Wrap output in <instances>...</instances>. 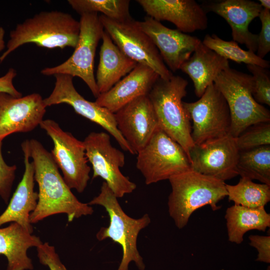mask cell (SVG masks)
Segmentation results:
<instances>
[{
	"mask_svg": "<svg viewBox=\"0 0 270 270\" xmlns=\"http://www.w3.org/2000/svg\"><path fill=\"white\" fill-rule=\"evenodd\" d=\"M246 68L254 80L253 96L257 102L270 106V76L267 68L254 64Z\"/></svg>",
	"mask_w": 270,
	"mask_h": 270,
	"instance_id": "31",
	"label": "cell"
},
{
	"mask_svg": "<svg viewBox=\"0 0 270 270\" xmlns=\"http://www.w3.org/2000/svg\"><path fill=\"white\" fill-rule=\"evenodd\" d=\"M99 16L104 30L126 56L150 67L162 79L168 80L173 76L151 39L138 27L136 20L131 18L118 21L102 14Z\"/></svg>",
	"mask_w": 270,
	"mask_h": 270,
	"instance_id": "9",
	"label": "cell"
},
{
	"mask_svg": "<svg viewBox=\"0 0 270 270\" xmlns=\"http://www.w3.org/2000/svg\"><path fill=\"white\" fill-rule=\"evenodd\" d=\"M83 142L86 158L93 170V179L102 178L118 198L136 190V184L120 172V168L125 164V156L112 146L108 134L92 132Z\"/></svg>",
	"mask_w": 270,
	"mask_h": 270,
	"instance_id": "12",
	"label": "cell"
},
{
	"mask_svg": "<svg viewBox=\"0 0 270 270\" xmlns=\"http://www.w3.org/2000/svg\"><path fill=\"white\" fill-rule=\"evenodd\" d=\"M159 78L150 67L138 64L108 91L100 94L95 102L114 114L133 100L148 95Z\"/></svg>",
	"mask_w": 270,
	"mask_h": 270,
	"instance_id": "20",
	"label": "cell"
},
{
	"mask_svg": "<svg viewBox=\"0 0 270 270\" xmlns=\"http://www.w3.org/2000/svg\"><path fill=\"white\" fill-rule=\"evenodd\" d=\"M102 40L96 79L100 94L108 91L138 64L120 50L104 30Z\"/></svg>",
	"mask_w": 270,
	"mask_h": 270,
	"instance_id": "23",
	"label": "cell"
},
{
	"mask_svg": "<svg viewBox=\"0 0 270 270\" xmlns=\"http://www.w3.org/2000/svg\"><path fill=\"white\" fill-rule=\"evenodd\" d=\"M5 31L4 28L0 26V52L4 50L6 47L4 40V36Z\"/></svg>",
	"mask_w": 270,
	"mask_h": 270,
	"instance_id": "37",
	"label": "cell"
},
{
	"mask_svg": "<svg viewBox=\"0 0 270 270\" xmlns=\"http://www.w3.org/2000/svg\"><path fill=\"white\" fill-rule=\"evenodd\" d=\"M183 105L192 122L191 136L194 144L230 134L231 117L228 104L214 84L210 85L200 98Z\"/></svg>",
	"mask_w": 270,
	"mask_h": 270,
	"instance_id": "11",
	"label": "cell"
},
{
	"mask_svg": "<svg viewBox=\"0 0 270 270\" xmlns=\"http://www.w3.org/2000/svg\"><path fill=\"white\" fill-rule=\"evenodd\" d=\"M224 218L228 240L236 244L242 242L247 232H265L270 226V214L264 207L250 208L234 204L226 209Z\"/></svg>",
	"mask_w": 270,
	"mask_h": 270,
	"instance_id": "25",
	"label": "cell"
},
{
	"mask_svg": "<svg viewBox=\"0 0 270 270\" xmlns=\"http://www.w3.org/2000/svg\"><path fill=\"white\" fill-rule=\"evenodd\" d=\"M236 142L240 152L270 145V122L250 126L236 138Z\"/></svg>",
	"mask_w": 270,
	"mask_h": 270,
	"instance_id": "30",
	"label": "cell"
},
{
	"mask_svg": "<svg viewBox=\"0 0 270 270\" xmlns=\"http://www.w3.org/2000/svg\"><path fill=\"white\" fill-rule=\"evenodd\" d=\"M260 4L262 8L270 10V0H259Z\"/></svg>",
	"mask_w": 270,
	"mask_h": 270,
	"instance_id": "38",
	"label": "cell"
},
{
	"mask_svg": "<svg viewBox=\"0 0 270 270\" xmlns=\"http://www.w3.org/2000/svg\"><path fill=\"white\" fill-rule=\"evenodd\" d=\"M168 180L172 188L168 202V213L179 229L187 224L195 210L206 205L214 211L218 210L220 206L217 204L228 196L224 182L192 169Z\"/></svg>",
	"mask_w": 270,
	"mask_h": 270,
	"instance_id": "3",
	"label": "cell"
},
{
	"mask_svg": "<svg viewBox=\"0 0 270 270\" xmlns=\"http://www.w3.org/2000/svg\"><path fill=\"white\" fill-rule=\"evenodd\" d=\"M117 128L135 154L149 141L158 128L148 95L130 101L114 113Z\"/></svg>",
	"mask_w": 270,
	"mask_h": 270,
	"instance_id": "17",
	"label": "cell"
},
{
	"mask_svg": "<svg viewBox=\"0 0 270 270\" xmlns=\"http://www.w3.org/2000/svg\"><path fill=\"white\" fill-rule=\"evenodd\" d=\"M136 168L148 185L191 169L183 148L159 127L137 154Z\"/></svg>",
	"mask_w": 270,
	"mask_h": 270,
	"instance_id": "7",
	"label": "cell"
},
{
	"mask_svg": "<svg viewBox=\"0 0 270 270\" xmlns=\"http://www.w3.org/2000/svg\"><path fill=\"white\" fill-rule=\"evenodd\" d=\"M16 74V70L10 68L4 76L0 77V92H6L16 98L22 96V94L13 84V80Z\"/></svg>",
	"mask_w": 270,
	"mask_h": 270,
	"instance_id": "36",
	"label": "cell"
},
{
	"mask_svg": "<svg viewBox=\"0 0 270 270\" xmlns=\"http://www.w3.org/2000/svg\"><path fill=\"white\" fill-rule=\"evenodd\" d=\"M68 2L80 15L100 12L110 19L118 21L132 18L129 12V0H68Z\"/></svg>",
	"mask_w": 270,
	"mask_h": 270,
	"instance_id": "29",
	"label": "cell"
},
{
	"mask_svg": "<svg viewBox=\"0 0 270 270\" xmlns=\"http://www.w3.org/2000/svg\"><path fill=\"white\" fill-rule=\"evenodd\" d=\"M80 32V21L70 14L58 10L41 12L11 30L6 50L0 56V62L16 48L28 43L48 48H75Z\"/></svg>",
	"mask_w": 270,
	"mask_h": 270,
	"instance_id": "2",
	"label": "cell"
},
{
	"mask_svg": "<svg viewBox=\"0 0 270 270\" xmlns=\"http://www.w3.org/2000/svg\"><path fill=\"white\" fill-rule=\"evenodd\" d=\"M214 84L228 104L231 136L236 138L253 124L270 122V110L253 96L254 80L252 75L229 67L218 74Z\"/></svg>",
	"mask_w": 270,
	"mask_h": 270,
	"instance_id": "6",
	"label": "cell"
},
{
	"mask_svg": "<svg viewBox=\"0 0 270 270\" xmlns=\"http://www.w3.org/2000/svg\"><path fill=\"white\" fill-rule=\"evenodd\" d=\"M46 108L39 94L16 98L0 92V140L13 133L34 130L44 120Z\"/></svg>",
	"mask_w": 270,
	"mask_h": 270,
	"instance_id": "15",
	"label": "cell"
},
{
	"mask_svg": "<svg viewBox=\"0 0 270 270\" xmlns=\"http://www.w3.org/2000/svg\"><path fill=\"white\" fill-rule=\"evenodd\" d=\"M250 244L255 248L258 252L256 261L270 262V236L250 235Z\"/></svg>",
	"mask_w": 270,
	"mask_h": 270,
	"instance_id": "35",
	"label": "cell"
},
{
	"mask_svg": "<svg viewBox=\"0 0 270 270\" xmlns=\"http://www.w3.org/2000/svg\"><path fill=\"white\" fill-rule=\"evenodd\" d=\"M54 76V88L51 94L44 99L46 107L60 104L70 105L78 114L106 130L114 138L122 150L131 154H135L118 129L114 113L82 96L74 86L72 76L64 74H57Z\"/></svg>",
	"mask_w": 270,
	"mask_h": 270,
	"instance_id": "13",
	"label": "cell"
},
{
	"mask_svg": "<svg viewBox=\"0 0 270 270\" xmlns=\"http://www.w3.org/2000/svg\"><path fill=\"white\" fill-rule=\"evenodd\" d=\"M40 126L53 142L50 153L66 184L70 189L82 192L90 180V171L83 142L63 130L54 120H43Z\"/></svg>",
	"mask_w": 270,
	"mask_h": 270,
	"instance_id": "10",
	"label": "cell"
},
{
	"mask_svg": "<svg viewBox=\"0 0 270 270\" xmlns=\"http://www.w3.org/2000/svg\"><path fill=\"white\" fill-rule=\"evenodd\" d=\"M229 67L228 60L201 41L180 70L190 78L194 83L195 94L200 98L218 74Z\"/></svg>",
	"mask_w": 270,
	"mask_h": 270,
	"instance_id": "22",
	"label": "cell"
},
{
	"mask_svg": "<svg viewBox=\"0 0 270 270\" xmlns=\"http://www.w3.org/2000/svg\"><path fill=\"white\" fill-rule=\"evenodd\" d=\"M88 204L101 206L108 213L109 225L102 227L96 233V238L99 241L110 238L121 246L122 257L118 270H128V265L132 262L136 264L140 270H144L143 258L137 248V239L141 230L151 222L148 214H146L138 218H134L126 214L105 182L102 184L100 194Z\"/></svg>",
	"mask_w": 270,
	"mask_h": 270,
	"instance_id": "5",
	"label": "cell"
},
{
	"mask_svg": "<svg viewBox=\"0 0 270 270\" xmlns=\"http://www.w3.org/2000/svg\"><path fill=\"white\" fill-rule=\"evenodd\" d=\"M229 201L250 208L264 207L270 200V186L257 184L251 179L241 177L235 185L226 184Z\"/></svg>",
	"mask_w": 270,
	"mask_h": 270,
	"instance_id": "27",
	"label": "cell"
},
{
	"mask_svg": "<svg viewBox=\"0 0 270 270\" xmlns=\"http://www.w3.org/2000/svg\"><path fill=\"white\" fill-rule=\"evenodd\" d=\"M238 174L270 186V145L239 152Z\"/></svg>",
	"mask_w": 270,
	"mask_h": 270,
	"instance_id": "26",
	"label": "cell"
},
{
	"mask_svg": "<svg viewBox=\"0 0 270 270\" xmlns=\"http://www.w3.org/2000/svg\"><path fill=\"white\" fill-rule=\"evenodd\" d=\"M2 140H0V196L7 204L13 182L15 179L16 166H8L4 162L2 153Z\"/></svg>",
	"mask_w": 270,
	"mask_h": 270,
	"instance_id": "32",
	"label": "cell"
},
{
	"mask_svg": "<svg viewBox=\"0 0 270 270\" xmlns=\"http://www.w3.org/2000/svg\"><path fill=\"white\" fill-rule=\"evenodd\" d=\"M188 84L187 80L178 76L173 75L168 80L159 78L148 96L158 127L183 148L190 158V151L194 144L190 116L182 101L186 95Z\"/></svg>",
	"mask_w": 270,
	"mask_h": 270,
	"instance_id": "4",
	"label": "cell"
},
{
	"mask_svg": "<svg viewBox=\"0 0 270 270\" xmlns=\"http://www.w3.org/2000/svg\"><path fill=\"white\" fill-rule=\"evenodd\" d=\"M21 146L24 156V172L7 208L0 215V226L8 222H16L32 234L33 228L30 216L37 206L38 192L34 190L32 162L30 160L26 146L22 143Z\"/></svg>",
	"mask_w": 270,
	"mask_h": 270,
	"instance_id": "21",
	"label": "cell"
},
{
	"mask_svg": "<svg viewBox=\"0 0 270 270\" xmlns=\"http://www.w3.org/2000/svg\"><path fill=\"white\" fill-rule=\"evenodd\" d=\"M22 143L32 158L34 180L38 186L37 206L30 214V224L58 214H66L68 222L92 214V207L80 202L66 184L51 153L36 140H26Z\"/></svg>",
	"mask_w": 270,
	"mask_h": 270,
	"instance_id": "1",
	"label": "cell"
},
{
	"mask_svg": "<svg viewBox=\"0 0 270 270\" xmlns=\"http://www.w3.org/2000/svg\"><path fill=\"white\" fill-rule=\"evenodd\" d=\"M148 16L167 20L187 34L204 30L208 26L206 10L194 0H137Z\"/></svg>",
	"mask_w": 270,
	"mask_h": 270,
	"instance_id": "18",
	"label": "cell"
},
{
	"mask_svg": "<svg viewBox=\"0 0 270 270\" xmlns=\"http://www.w3.org/2000/svg\"><path fill=\"white\" fill-rule=\"evenodd\" d=\"M32 234L16 222L0 228V254L4 256L8 260L6 270L33 269L27 251L43 242L38 236Z\"/></svg>",
	"mask_w": 270,
	"mask_h": 270,
	"instance_id": "24",
	"label": "cell"
},
{
	"mask_svg": "<svg viewBox=\"0 0 270 270\" xmlns=\"http://www.w3.org/2000/svg\"><path fill=\"white\" fill-rule=\"evenodd\" d=\"M239 150L230 134L194 144L190 151L191 169L224 182L238 174Z\"/></svg>",
	"mask_w": 270,
	"mask_h": 270,
	"instance_id": "14",
	"label": "cell"
},
{
	"mask_svg": "<svg viewBox=\"0 0 270 270\" xmlns=\"http://www.w3.org/2000/svg\"><path fill=\"white\" fill-rule=\"evenodd\" d=\"M136 22L151 39L165 64L172 72L180 69L202 41L178 29L167 28L148 16H146L144 20L136 21Z\"/></svg>",
	"mask_w": 270,
	"mask_h": 270,
	"instance_id": "16",
	"label": "cell"
},
{
	"mask_svg": "<svg viewBox=\"0 0 270 270\" xmlns=\"http://www.w3.org/2000/svg\"><path fill=\"white\" fill-rule=\"evenodd\" d=\"M202 42L218 54L226 58L238 63L254 64L268 68L270 62L258 57L255 52L242 48L234 41H228L219 38L215 34H206Z\"/></svg>",
	"mask_w": 270,
	"mask_h": 270,
	"instance_id": "28",
	"label": "cell"
},
{
	"mask_svg": "<svg viewBox=\"0 0 270 270\" xmlns=\"http://www.w3.org/2000/svg\"><path fill=\"white\" fill-rule=\"evenodd\" d=\"M262 28L258 38V48L256 54L261 58L270 51V10L262 9L259 16Z\"/></svg>",
	"mask_w": 270,
	"mask_h": 270,
	"instance_id": "33",
	"label": "cell"
},
{
	"mask_svg": "<svg viewBox=\"0 0 270 270\" xmlns=\"http://www.w3.org/2000/svg\"><path fill=\"white\" fill-rule=\"evenodd\" d=\"M38 257L41 264L46 266L50 270H67L60 262L55 248L48 242L42 244L36 248Z\"/></svg>",
	"mask_w": 270,
	"mask_h": 270,
	"instance_id": "34",
	"label": "cell"
},
{
	"mask_svg": "<svg viewBox=\"0 0 270 270\" xmlns=\"http://www.w3.org/2000/svg\"><path fill=\"white\" fill-rule=\"evenodd\" d=\"M204 8V10L214 12L226 20L231 28L234 41L244 44L248 50L256 52L258 35L250 32L248 26L263 9L259 2L250 0H224L210 2Z\"/></svg>",
	"mask_w": 270,
	"mask_h": 270,
	"instance_id": "19",
	"label": "cell"
},
{
	"mask_svg": "<svg viewBox=\"0 0 270 270\" xmlns=\"http://www.w3.org/2000/svg\"><path fill=\"white\" fill-rule=\"evenodd\" d=\"M78 40L72 54L61 64L48 67L41 70L42 74L70 75L80 78L96 98L100 94L94 76L96 52L102 38L104 28L98 13L80 15Z\"/></svg>",
	"mask_w": 270,
	"mask_h": 270,
	"instance_id": "8",
	"label": "cell"
}]
</instances>
